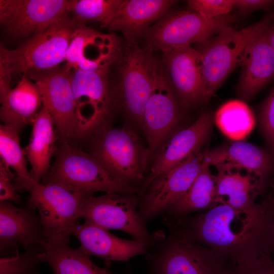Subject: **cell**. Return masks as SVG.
Segmentation results:
<instances>
[{"label":"cell","mask_w":274,"mask_h":274,"mask_svg":"<svg viewBox=\"0 0 274 274\" xmlns=\"http://www.w3.org/2000/svg\"><path fill=\"white\" fill-rule=\"evenodd\" d=\"M183 231L192 241L232 264L271 255L274 251L273 199L244 209L216 204L194 218L189 230Z\"/></svg>","instance_id":"cell-1"},{"label":"cell","mask_w":274,"mask_h":274,"mask_svg":"<svg viewBox=\"0 0 274 274\" xmlns=\"http://www.w3.org/2000/svg\"><path fill=\"white\" fill-rule=\"evenodd\" d=\"M55 160L43 184H56L70 190L93 194L96 192L138 195V187L110 174L89 152L67 140L60 141Z\"/></svg>","instance_id":"cell-2"},{"label":"cell","mask_w":274,"mask_h":274,"mask_svg":"<svg viewBox=\"0 0 274 274\" xmlns=\"http://www.w3.org/2000/svg\"><path fill=\"white\" fill-rule=\"evenodd\" d=\"M88 139L89 153L110 174L136 187L144 181L149 152L133 130L113 127L108 122Z\"/></svg>","instance_id":"cell-3"},{"label":"cell","mask_w":274,"mask_h":274,"mask_svg":"<svg viewBox=\"0 0 274 274\" xmlns=\"http://www.w3.org/2000/svg\"><path fill=\"white\" fill-rule=\"evenodd\" d=\"M271 13L241 30L227 27L214 37L197 44L204 84L202 104H207L224 81L239 65L242 56L249 44L266 29Z\"/></svg>","instance_id":"cell-4"},{"label":"cell","mask_w":274,"mask_h":274,"mask_svg":"<svg viewBox=\"0 0 274 274\" xmlns=\"http://www.w3.org/2000/svg\"><path fill=\"white\" fill-rule=\"evenodd\" d=\"M110 71L71 70L77 120L74 141L88 139L99 127L111 121L118 104Z\"/></svg>","instance_id":"cell-5"},{"label":"cell","mask_w":274,"mask_h":274,"mask_svg":"<svg viewBox=\"0 0 274 274\" xmlns=\"http://www.w3.org/2000/svg\"><path fill=\"white\" fill-rule=\"evenodd\" d=\"M29 192L28 207L39 213L47 246L68 245L80 224L85 197L89 194L38 182Z\"/></svg>","instance_id":"cell-6"},{"label":"cell","mask_w":274,"mask_h":274,"mask_svg":"<svg viewBox=\"0 0 274 274\" xmlns=\"http://www.w3.org/2000/svg\"><path fill=\"white\" fill-rule=\"evenodd\" d=\"M84 23L68 15L53 22L45 29L22 43L8 49L13 78L31 72L56 68L65 61L71 41Z\"/></svg>","instance_id":"cell-7"},{"label":"cell","mask_w":274,"mask_h":274,"mask_svg":"<svg viewBox=\"0 0 274 274\" xmlns=\"http://www.w3.org/2000/svg\"><path fill=\"white\" fill-rule=\"evenodd\" d=\"M237 18L229 14L208 19L190 10L167 12L148 29L143 38L149 49L164 53L200 43L231 26Z\"/></svg>","instance_id":"cell-8"},{"label":"cell","mask_w":274,"mask_h":274,"mask_svg":"<svg viewBox=\"0 0 274 274\" xmlns=\"http://www.w3.org/2000/svg\"><path fill=\"white\" fill-rule=\"evenodd\" d=\"M153 274H228L226 260L212 249L190 240L182 230L173 233L148 256Z\"/></svg>","instance_id":"cell-9"},{"label":"cell","mask_w":274,"mask_h":274,"mask_svg":"<svg viewBox=\"0 0 274 274\" xmlns=\"http://www.w3.org/2000/svg\"><path fill=\"white\" fill-rule=\"evenodd\" d=\"M140 200L138 195H87L83 202L82 218L85 222L107 230L125 232L148 248L158 238L149 233L145 227L137 210Z\"/></svg>","instance_id":"cell-10"},{"label":"cell","mask_w":274,"mask_h":274,"mask_svg":"<svg viewBox=\"0 0 274 274\" xmlns=\"http://www.w3.org/2000/svg\"><path fill=\"white\" fill-rule=\"evenodd\" d=\"M152 75V88L144 109L142 125L150 158L169 139L181 118L177 97L163 68L153 58Z\"/></svg>","instance_id":"cell-11"},{"label":"cell","mask_w":274,"mask_h":274,"mask_svg":"<svg viewBox=\"0 0 274 274\" xmlns=\"http://www.w3.org/2000/svg\"><path fill=\"white\" fill-rule=\"evenodd\" d=\"M70 13V1H0V23L4 35L22 43Z\"/></svg>","instance_id":"cell-12"},{"label":"cell","mask_w":274,"mask_h":274,"mask_svg":"<svg viewBox=\"0 0 274 274\" xmlns=\"http://www.w3.org/2000/svg\"><path fill=\"white\" fill-rule=\"evenodd\" d=\"M124 55L120 60L119 83L115 86L118 104L142 128L144 109L152 88L153 57L137 45L128 46Z\"/></svg>","instance_id":"cell-13"},{"label":"cell","mask_w":274,"mask_h":274,"mask_svg":"<svg viewBox=\"0 0 274 274\" xmlns=\"http://www.w3.org/2000/svg\"><path fill=\"white\" fill-rule=\"evenodd\" d=\"M207 151L201 149L153 180L139 204L144 222L166 211L187 192L201 169Z\"/></svg>","instance_id":"cell-14"},{"label":"cell","mask_w":274,"mask_h":274,"mask_svg":"<svg viewBox=\"0 0 274 274\" xmlns=\"http://www.w3.org/2000/svg\"><path fill=\"white\" fill-rule=\"evenodd\" d=\"M71 70L64 65L46 71L25 75L38 86L43 105L53 119L60 141L67 140L70 142L74 140L77 124Z\"/></svg>","instance_id":"cell-15"},{"label":"cell","mask_w":274,"mask_h":274,"mask_svg":"<svg viewBox=\"0 0 274 274\" xmlns=\"http://www.w3.org/2000/svg\"><path fill=\"white\" fill-rule=\"evenodd\" d=\"M122 55L116 36L99 32L84 24L71 41L65 65L85 71L111 69L121 60Z\"/></svg>","instance_id":"cell-16"},{"label":"cell","mask_w":274,"mask_h":274,"mask_svg":"<svg viewBox=\"0 0 274 274\" xmlns=\"http://www.w3.org/2000/svg\"><path fill=\"white\" fill-rule=\"evenodd\" d=\"M212 122L211 113L204 111L192 124L169 138L155 154L144 188L157 177L202 149L210 136Z\"/></svg>","instance_id":"cell-17"},{"label":"cell","mask_w":274,"mask_h":274,"mask_svg":"<svg viewBox=\"0 0 274 274\" xmlns=\"http://www.w3.org/2000/svg\"><path fill=\"white\" fill-rule=\"evenodd\" d=\"M163 54V70L179 102L186 108L202 104L204 84L196 50L188 46Z\"/></svg>","instance_id":"cell-18"},{"label":"cell","mask_w":274,"mask_h":274,"mask_svg":"<svg viewBox=\"0 0 274 274\" xmlns=\"http://www.w3.org/2000/svg\"><path fill=\"white\" fill-rule=\"evenodd\" d=\"M268 28L249 44L242 56L236 91L243 100L251 99L274 80V50L267 38Z\"/></svg>","instance_id":"cell-19"},{"label":"cell","mask_w":274,"mask_h":274,"mask_svg":"<svg viewBox=\"0 0 274 274\" xmlns=\"http://www.w3.org/2000/svg\"><path fill=\"white\" fill-rule=\"evenodd\" d=\"M35 211L28 206L21 208L8 201L0 202L1 253L21 245L25 250L35 245L46 248L41 219Z\"/></svg>","instance_id":"cell-20"},{"label":"cell","mask_w":274,"mask_h":274,"mask_svg":"<svg viewBox=\"0 0 274 274\" xmlns=\"http://www.w3.org/2000/svg\"><path fill=\"white\" fill-rule=\"evenodd\" d=\"M206 158L217 171L244 170L264 182L274 168L270 152L242 140L208 150Z\"/></svg>","instance_id":"cell-21"},{"label":"cell","mask_w":274,"mask_h":274,"mask_svg":"<svg viewBox=\"0 0 274 274\" xmlns=\"http://www.w3.org/2000/svg\"><path fill=\"white\" fill-rule=\"evenodd\" d=\"M177 1L122 0L108 28L121 32L128 46L136 45L148 29L167 12Z\"/></svg>","instance_id":"cell-22"},{"label":"cell","mask_w":274,"mask_h":274,"mask_svg":"<svg viewBox=\"0 0 274 274\" xmlns=\"http://www.w3.org/2000/svg\"><path fill=\"white\" fill-rule=\"evenodd\" d=\"M74 235L81 243V248L89 255L99 257L107 262L127 261L145 253L147 248L135 240L119 238L107 229L85 222L79 224Z\"/></svg>","instance_id":"cell-23"},{"label":"cell","mask_w":274,"mask_h":274,"mask_svg":"<svg viewBox=\"0 0 274 274\" xmlns=\"http://www.w3.org/2000/svg\"><path fill=\"white\" fill-rule=\"evenodd\" d=\"M0 118L4 125L19 133L31 124L43 105L40 90L28 77L24 75L3 98H0Z\"/></svg>","instance_id":"cell-24"},{"label":"cell","mask_w":274,"mask_h":274,"mask_svg":"<svg viewBox=\"0 0 274 274\" xmlns=\"http://www.w3.org/2000/svg\"><path fill=\"white\" fill-rule=\"evenodd\" d=\"M31 124L30 138L24 150L31 167L32 177L36 182H41L50 169L58 136L53 119L44 105Z\"/></svg>","instance_id":"cell-25"},{"label":"cell","mask_w":274,"mask_h":274,"mask_svg":"<svg viewBox=\"0 0 274 274\" xmlns=\"http://www.w3.org/2000/svg\"><path fill=\"white\" fill-rule=\"evenodd\" d=\"M238 169L218 170L215 175L216 195L215 205L224 203L244 209L255 203L256 196L262 190L265 182ZM214 205V206H215Z\"/></svg>","instance_id":"cell-26"},{"label":"cell","mask_w":274,"mask_h":274,"mask_svg":"<svg viewBox=\"0 0 274 274\" xmlns=\"http://www.w3.org/2000/svg\"><path fill=\"white\" fill-rule=\"evenodd\" d=\"M40 258L51 267L53 274H113L93 262L81 247L47 246L41 253Z\"/></svg>","instance_id":"cell-27"},{"label":"cell","mask_w":274,"mask_h":274,"mask_svg":"<svg viewBox=\"0 0 274 274\" xmlns=\"http://www.w3.org/2000/svg\"><path fill=\"white\" fill-rule=\"evenodd\" d=\"M206 154L201 169L190 187L166 210L169 215L182 216L210 209L215 205L216 195L215 177L211 172V165L207 159Z\"/></svg>","instance_id":"cell-28"},{"label":"cell","mask_w":274,"mask_h":274,"mask_svg":"<svg viewBox=\"0 0 274 274\" xmlns=\"http://www.w3.org/2000/svg\"><path fill=\"white\" fill-rule=\"evenodd\" d=\"M19 132L14 128L0 125L1 160L15 173L18 191L30 192L36 183L27 169L25 153L20 144Z\"/></svg>","instance_id":"cell-29"},{"label":"cell","mask_w":274,"mask_h":274,"mask_svg":"<svg viewBox=\"0 0 274 274\" xmlns=\"http://www.w3.org/2000/svg\"><path fill=\"white\" fill-rule=\"evenodd\" d=\"M215 120L219 129L234 141L246 138L255 124L252 111L243 101L237 99L222 105L215 114Z\"/></svg>","instance_id":"cell-30"},{"label":"cell","mask_w":274,"mask_h":274,"mask_svg":"<svg viewBox=\"0 0 274 274\" xmlns=\"http://www.w3.org/2000/svg\"><path fill=\"white\" fill-rule=\"evenodd\" d=\"M122 0H71L70 13L78 21L95 22L108 28Z\"/></svg>","instance_id":"cell-31"},{"label":"cell","mask_w":274,"mask_h":274,"mask_svg":"<svg viewBox=\"0 0 274 274\" xmlns=\"http://www.w3.org/2000/svg\"><path fill=\"white\" fill-rule=\"evenodd\" d=\"M44 249L35 245L23 254L16 250L14 256L1 258L0 274H40V254Z\"/></svg>","instance_id":"cell-32"},{"label":"cell","mask_w":274,"mask_h":274,"mask_svg":"<svg viewBox=\"0 0 274 274\" xmlns=\"http://www.w3.org/2000/svg\"><path fill=\"white\" fill-rule=\"evenodd\" d=\"M258 117L260 131L274 158V88L260 105Z\"/></svg>","instance_id":"cell-33"},{"label":"cell","mask_w":274,"mask_h":274,"mask_svg":"<svg viewBox=\"0 0 274 274\" xmlns=\"http://www.w3.org/2000/svg\"><path fill=\"white\" fill-rule=\"evenodd\" d=\"M188 9L208 19H214L230 14L233 9L232 0H189Z\"/></svg>","instance_id":"cell-34"},{"label":"cell","mask_w":274,"mask_h":274,"mask_svg":"<svg viewBox=\"0 0 274 274\" xmlns=\"http://www.w3.org/2000/svg\"><path fill=\"white\" fill-rule=\"evenodd\" d=\"M228 274H274V260L266 255L232 264Z\"/></svg>","instance_id":"cell-35"},{"label":"cell","mask_w":274,"mask_h":274,"mask_svg":"<svg viewBox=\"0 0 274 274\" xmlns=\"http://www.w3.org/2000/svg\"><path fill=\"white\" fill-rule=\"evenodd\" d=\"M16 176L7 165L0 161V200L21 202V198L15 185Z\"/></svg>","instance_id":"cell-36"},{"label":"cell","mask_w":274,"mask_h":274,"mask_svg":"<svg viewBox=\"0 0 274 274\" xmlns=\"http://www.w3.org/2000/svg\"><path fill=\"white\" fill-rule=\"evenodd\" d=\"M13 76L10 66L8 48L3 45L0 47V98L12 88Z\"/></svg>","instance_id":"cell-37"},{"label":"cell","mask_w":274,"mask_h":274,"mask_svg":"<svg viewBox=\"0 0 274 274\" xmlns=\"http://www.w3.org/2000/svg\"><path fill=\"white\" fill-rule=\"evenodd\" d=\"M233 8H237L241 14H249L257 10H266L274 4L271 0H232Z\"/></svg>","instance_id":"cell-38"},{"label":"cell","mask_w":274,"mask_h":274,"mask_svg":"<svg viewBox=\"0 0 274 274\" xmlns=\"http://www.w3.org/2000/svg\"><path fill=\"white\" fill-rule=\"evenodd\" d=\"M271 23L267 30V36L272 49L274 50V11L271 13Z\"/></svg>","instance_id":"cell-39"},{"label":"cell","mask_w":274,"mask_h":274,"mask_svg":"<svg viewBox=\"0 0 274 274\" xmlns=\"http://www.w3.org/2000/svg\"><path fill=\"white\" fill-rule=\"evenodd\" d=\"M273 202H274V199H273Z\"/></svg>","instance_id":"cell-40"}]
</instances>
